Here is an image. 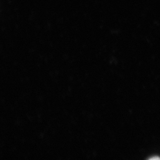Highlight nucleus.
<instances>
[{"instance_id": "1", "label": "nucleus", "mask_w": 160, "mask_h": 160, "mask_svg": "<svg viewBox=\"0 0 160 160\" xmlns=\"http://www.w3.org/2000/svg\"><path fill=\"white\" fill-rule=\"evenodd\" d=\"M149 160H160V157L159 156H154L148 159Z\"/></svg>"}]
</instances>
